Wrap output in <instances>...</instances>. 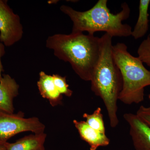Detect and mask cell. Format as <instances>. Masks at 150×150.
I'll list each match as a JSON object with an SVG mask.
<instances>
[{
	"label": "cell",
	"mask_w": 150,
	"mask_h": 150,
	"mask_svg": "<svg viewBox=\"0 0 150 150\" xmlns=\"http://www.w3.org/2000/svg\"><path fill=\"white\" fill-rule=\"evenodd\" d=\"M46 46L58 59L69 63L81 79L90 81L100 55V38L83 33L56 34L47 38Z\"/></svg>",
	"instance_id": "cell-1"
},
{
	"label": "cell",
	"mask_w": 150,
	"mask_h": 150,
	"mask_svg": "<svg viewBox=\"0 0 150 150\" xmlns=\"http://www.w3.org/2000/svg\"><path fill=\"white\" fill-rule=\"evenodd\" d=\"M107 0H99L88 10L76 11L63 5L60 10L69 17L73 23L72 33H83L94 35L102 31L112 37H129L131 35L132 28L123 21L129 18L131 10L126 2L121 4V10L117 13H111L107 6Z\"/></svg>",
	"instance_id": "cell-2"
},
{
	"label": "cell",
	"mask_w": 150,
	"mask_h": 150,
	"mask_svg": "<svg viewBox=\"0 0 150 150\" xmlns=\"http://www.w3.org/2000/svg\"><path fill=\"white\" fill-rule=\"evenodd\" d=\"M112 38L106 33L100 37V55L90 81L92 91L102 100L108 114L110 126L114 128L119 123L117 103L123 82L112 54Z\"/></svg>",
	"instance_id": "cell-3"
},
{
	"label": "cell",
	"mask_w": 150,
	"mask_h": 150,
	"mask_svg": "<svg viewBox=\"0 0 150 150\" xmlns=\"http://www.w3.org/2000/svg\"><path fill=\"white\" fill-rule=\"evenodd\" d=\"M112 54L123 82L118 100L127 105L142 102L145 88L150 86V71L138 57L129 53L125 43H118L113 45Z\"/></svg>",
	"instance_id": "cell-4"
},
{
	"label": "cell",
	"mask_w": 150,
	"mask_h": 150,
	"mask_svg": "<svg viewBox=\"0 0 150 150\" xmlns=\"http://www.w3.org/2000/svg\"><path fill=\"white\" fill-rule=\"evenodd\" d=\"M45 129V125L37 117L26 118L22 112L14 114L0 111V145L19 133L31 131L41 134Z\"/></svg>",
	"instance_id": "cell-5"
},
{
	"label": "cell",
	"mask_w": 150,
	"mask_h": 150,
	"mask_svg": "<svg viewBox=\"0 0 150 150\" xmlns=\"http://www.w3.org/2000/svg\"><path fill=\"white\" fill-rule=\"evenodd\" d=\"M23 34L21 19L8 5L0 0V42L9 47L20 41Z\"/></svg>",
	"instance_id": "cell-6"
},
{
	"label": "cell",
	"mask_w": 150,
	"mask_h": 150,
	"mask_svg": "<svg viewBox=\"0 0 150 150\" xmlns=\"http://www.w3.org/2000/svg\"><path fill=\"white\" fill-rule=\"evenodd\" d=\"M123 118L129 126V133L135 150H150V127L136 114L126 113Z\"/></svg>",
	"instance_id": "cell-7"
},
{
	"label": "cell",
	"mask_w": 150,
	"mask_h": 150,
	"mask_svg": "<svg viewBox=\"0 0 150 150\" xmlns=\"http://www.w3.org/2000/svg\"><path fill=\"white\" fill-rule=\"evenodd\" d=\"M19 86L8 74H4L0 80V111L13 113L14 98L18 95Z\"/></svg>",
	"instance_id": "cell-8"
},
{
	"label": "cell",
	"mask_w": 150,
	"mask_h": 150,
	"mask_svg": "<svg viewBox=\"0 0 150 150\" xmlns=\"http://www.w3.org/2000/svg\"><path fill=\"white\" fill-rule=\"evenodd\" d=\"M73 123L81 139L88 144L90 150H96L100 147L106 146L110 144V140L105 133L93 129L86 121L74 120Z\"/></svg>",
	"instance_id": "cell-9"
},
{
	"label": "cell",
	"mask_w": 150,
	"mask_h": 150,
	"mask_svg": "<svg viewBox=\"0 0 150 150\" xmlns=\"http://www.w3.org/2000/svg\"><path fill=\"white\" fill-rule=\"evenodd\" d=\"M37 86L40 95L43 98L48 100L52 106H56L62 103L63 95L58 91L52 75L40 71Z\"/></svg>",
	"instance_id": "cell-10"
},
{
	"label": "cell",
	"mask_w": 150,
	"mask_h": 150,
	"mask_svg": "<svg viewBox=\"0 0 150 150\" xmlns=\"http://www.w3.org/2000/svg\"><path fill=\"white\" fill-rule=\"evenodd\" d=\"M46 134H31L25 136L13 143L4 144L7 150H45L44 143Z\"/></svg>",
	"instance_id": "cell-11"
},
{
	"label": "cell",
	"mask_w": 150,
	"mask_h": 150,
	"mask_svg": "<svg viewBox=\"0 0 150 150\" xmlns=\"http://www.w3.org/2000/svg\"><path fill=\"white\" fill-rule=\"evenodd\" d=\"M150 4V0L140 1L139 17L131 33V35L135 39H138L144 37L149 30V14L148 11Z\"/></svg>",
	"instance_id": "cell-12"
},
{
	"label": "cell",
	"mask_w": 150,
	"mask_h": 150,
	"mask_svg": "<svg viewBox=\"0 0 150 150\" xmlns=\"http://www.w3.org/2000/svg\"><path fill=\"white\" fill-rule=\"evenodd\" d=\"M83 116L86 119V123L89 126L96 130L105 133L103 115L100 107H98L92 114L85 113Z\"/></svg>",
	"instance_id": "cell-13"
},
{
	"label": "cell",
	"mask_w": 150,
	"mask_h": 150,
	"mask_svg": "<svg viewBox=\"0 0 150 150\" xmlns=\"http://www.w3.org/2000/svg\"><path fill=\"white\" fill-rule=\"evenodd\" d=\"M137 54L140 60L150 67V34L140 44Z\"/></svg>",
	"instance_id": "cell-14"
},
{
	"label": "cell",
	"mask_w": 150,
	"mask_h": 150,
	"mask_svg": "<svg viewBox=\"0 0 150 150\" xmlns=\"http://www.w3.org/2000/svg\"><path fill=\"white\" fill-rule=\"evenodd\" d=\"M54 83L58 91L60 94L67 97L71 96L73 92L69 88V85L67 83L66 77H63L61 75L57 74L52 75Z\"/></svg>",
	"instance_id": "cell-15"
},
{
	"label": "cell",
	"mask_w": 150,
	"mask_h": 150,
	"mask_svg": "<svg viewBox=\"0 0 150 150\" xmlns=\"http://www.w3.org/2000/svg\"><path fill=\"white\" fill-rule=\"evenodd\" d=\"M137 116L150 127V107L140 106L137 110Z\"/></svg>",
	"instance_id": "cell-16"
},
{
	"label": "cell",
	"mask_w": 150,
	"mask_h": 150,
	"mask_svg": "<svg viewBox=\"0 0 150 150\" xmlns=\"http://www.w3.org/2000/svg\"><path fill=\"white\" fill-rule=\"evenodd\" d=\"M5 54V50L4 45L1 42H0V80L2 77V72L4 71V67L2 64L1 59L4 55Z\"/></svg>",
	"instance_id": "cell-17"
},
{
	"label": "cell",
	"mask_w": 150,
	"mask_h": 150,
	"mask_svg": "<svg viewBox=\"0 0 150 150\" xmlns=\"http://www.w3.org/2000/svg\"><path fill=\"white\" fill-rule=\"evenodd\" d=\"M0 150H7L5 145L4 144L0 145Z\"/></svg>",
	"instance_id": "cell-18"
},
{
	"label": "cell",
	"mask_w": 150,
	"mask_h": 150,
	"mask_svg": "<svg viewBox=\"0 0 150 150\" xmlns=\"http://www.w3.org/2000/svg\"><path fill=\"white\" fill-rule=\"evenodd\" d=\"M149 99L150 100V94L149 95Z\"/></svg>",
	"instance_id": "cell-19"
}]
</instances>
